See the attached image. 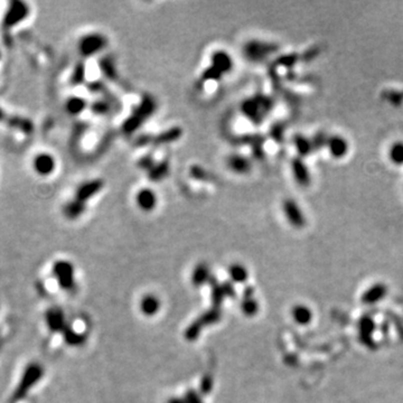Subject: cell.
<instances>
[{
    "label": "cell",
    "mask_w": 403,
    "mask_h": 403,
    "mask_svg": "<svg viewBox=\"0 0 403 403\" xmlns=\"http://www.w3.org/2000/svg\"><path fill=\"white\" fill-rule=\"evenodd\" d=\"M43 376L44 368L40 363L32 362L26 365V368L22 373L20 382H18L15 391H14L12 400L16 402L24 400L28 396V393L35 388L36 384L43 378Z\"/></svg>",
    "instance_id": "cell-1"
},
{
    "label": "cell",
    "mask_w": 403,
    "mask_h": 403,
    "mask_svg": "<svg viewBox=\"0 0 403 403\" xmlns=\"http://www.w3.org/2000/svg\"><path fill=\"white\" fill-rule=\"evenodd\" d=\"M52 274L58 287L64 292H73L76 287V269L73 264L66 260H58L52 266Z\"/></svg>",
    "instance_id": "cell-2"
},
{
    "label": "cell",
    "mask_w": 403,
    "mask_h": 403,
    "mask_svg": "<svg viewBox=\"0 0 403 403\" xmlns=\"http://www.w3.org/2000/svg\"><path fill=\"white\" fill-rule=\"evenodd\" d=\"M108 46V38L101 32H90L81 37L78 43V50L81 56L86 58H93Z\"/></svg>",
    "instance_id": "cell-3"
},
{
    "label": "cell",
    "mask_w": 403,
    "mask_h": 403,
    "mask_svg": "<svg viewBox=\"0 0 403 403\" xmlns=\"http://www.w3.org/2000/svg\"><path fill=\"white\" fill-rule=\"evenodd\" d=\"M269 101L266 98L253 96L243 101L241 104V111L248 119L253 122H259L264 118L266 112L269 111Z\"/></svg>",
    "instance_id": "cell-4"
},
{
    "label": "cell",
    "mask_w": 403,
    "mask_h": 403,
    "mask_svg": "<svg viewBox=\"0 0 403 403\" xmlns=\"http://www.w3.org/2000/svg\"><path fill=\"white\" fill-rule=\"evenodd\" d=\"M30 6L22 0H12L9 2L6 12L2 18V27L12 28L17 24H20L30 16Z\"/></svg>",
    "instance_id": "cell-5"
},
{
    "label": "cell",
    "mask_w": 403,
    "mask_h": 403,
    "mask_svg": "<svg viewBox=\"0 0 403 403\" xmlns=\"http://www.w3.org/2000/svg\"><path fill=\"white\" fill-rule=\"evenodd\" d=\"M103 187H104V180L102 178H94V180H86L78 187L76 194H74V198L86 204L88 200L101 193Z\"/></svg>",
    "instance_id": "cell-6"
},
{
    "label": "cell",
    "mask_w": 403,
    "mask_h": 403,
    "mask_svg": "<svg viewBox=\"0 0 403 403\" xmlns=\"http://www.w3.org/2000/svg\"><path fill=\"white\" fill-rule=\"evenodd\" d=\"M45 324L50 332H62L68 325L64 312L60 307H50L44 314Z\"/></svg>",
    "instance_id": "cell-7"
},
{
    "label": "cell",
    "mask_w": 403,
    "mask_h": 403,
    "mask_svg": "<svg viewBox=\"0 0 403 403\" xmlns=\"http://www.w3.org/2000/svg\"><path fill=\"white\" fill-rule=\"evenodd\" d=\"M136 204L138 208L144 213H150L158 205V196L154 190L149 187H144L136 194Z\"/></svg>",
    "instance_id": "cell-8"
},
{
    "label": "cell",
    "mask_w": 403,
    "mask_h": 403,
    "mask_svg": "<svg viewBox=\"0 0 403 403\" xmlns=\"http://www.w3.org/2000/svg\"><path fill=\"white\" fill-rule=\"evenodd\" d=\"M32 168L37 175L50 176L53 174L56 168L55 158L48 152H40L32 159Z\"/></svg>",
    "instance_id": "cell-9"
},
{
    "label": "cell",
    "mask_w": 403,
    "mask_h": 403,
    "mask_svg": "<svg viewBox=\"0 0 403 403\" xmlns=\"http://www.w3.org/2000/svg\"><path fill=\"white\" fill-rule=\"evenodd\" d=\"M213 68L221 72L223 76L232 72L234 68V60L228 52L224 50H214L212 55H210V64Z\"/></svg>",
    "instance_id": "cell-10"
},
{
    "label": "cell",
    "mask_w": 403,
    "mask_h": 403,
    "mask_svg": "<svg viewBox=\"0 0 403 403\" xmlns=\"http://www.w3.org/2000/svg\"><path fill=\"white\" fill-rule=\"evenodd\" d=\"M157 109L156 101L154 100V98L149 96H144L142 98V100L140 101L139 104L136 106V109L132 112V116H136L138 120L142 121L144 124L147 119L150 118L154 114V112Z\"/></svg>",
    "instance_id": "cell-11"
},
{
    "label": "cell",
    "mask_w": 403,
    "mask_h": 403,
    "mask_svg": "<svg viewBox=\"0 0 403 403\" xmlns=\"http://www.w3.org/2000/svg\"><path fill=\"white\" fill-rule=\"evenodd\" d=\"M228 167L231 172L238 175H246L251 170V162L246 157L238 154H232L228 157L226 160Z\"/></svg>",
    "instance_id": "cell-12"
},
{
    "label": "cell",
    "mask_w": 403,
    "mask_h": 403,
    "mask_svg": "<svg viewBox=\"0 0 403 403\" xmlns=\"http://www.w3.org/2000/svg\"><path fill=\"white\" fill-rule=\"evenodd\" d=\"M86 210V204L76 198H73L63 206V215L70 221H76Z\"/></svg>",
    "instance_id": "cell-13"
},
{
    "label": "cell",
    "mask_w": 403,
    "mask_h": 403,
    "mask_svg": "<svg viewBox=\"0 0 403 403\" xmlns=\"http://www.w3.org/2000/svg\"><path fill=\"white\" fill-rule=\"evenodd\" d=\"M140 312H142L144 316L152 317L154 316L160 309V300L159 298L154 296V294H146L142 298L139 304Z\"/></svg>",
    "instance_id": "cell-14"
},
{
    "label": "cell",
    "mask_w": 403,
    "mask_h": 403,
    "mask_svg": "<svg viewBox=\"0 0 403 403\" xmlns=\"http://www.w3.org/2000/svg\"><path fill=\"white\" fill-rule=\"evenodd\" d=\"M269 48H270V46H268V44L262 43V42L253 40V42H249V43L246 45L244 52H246V55L250 60H261L262 58H264L266 55H268Z\"/></svg>",
    "instance_id": "cell-15"
},
{
    "label": "cell",
    "mask_w": 403,
    "mask_h": 403,
    "mask_svg": "<svg viewBox=\"0 0 403 403\" xmlns=\"http://www.w3.org/2000/svg\"><path fill=\"white\" fill-rule=\"evenodd\" d=\"M63 338L65 344H68V346H72V348H78V346H82L86 344V335L83 334V332H78L73 327L70 325L66 326L64 332H62Z\"/></svg>",
    "instance_id": "cell-16"
},
{
    "label": "cell",
    "mask_w": 403,
    "mask_h": 403,
    "mask_svg": "<svg viewBox=\"0 0 403 403\" xmlns=\"http://www.w3.org/2000/svg\"><path fill=\"white\" fill-rule=\"evenodd\" d=\"M210 279H212V276H210V271L208 264L202 262V264L195 266L193 274H192V282H193L195 287H200L206 282H210Z\"/></svg>",
    "instance_id": "cell-17"
},
{
    "label": "cell",
    "mask_w": 403,
    "mask_h": 403,
    "mask_svg": "<svg viewBox=\"0 0 403 403\" xmlns=\"http://www.w3.org/2000/svg\"><path fill=\"white\" fill-rule=\"evenodd\" d=\"M88 102L84 100V98L74 96H71L66 101V104H65V109L71 116H78L84 112V110L86 109Z\"/></svg>",
    "instance_id": "cell-18"
},
{
    "label": "cell",
    "mask_w": 403,
    "mask_h": 403,
    "mask_svg": "<svg viewBox=\"0 0 403 403\" xmlns=\"http://www.w3.org/2000/svg\"><path fill=\"white\" fill-rule=\"evenodd\" d=\"M222 318V312L220 308L212 307L208 310H206L204 314H202L198 318V322L203 327H208L210 325H215L221 320Z\"/></svg>",
    "instance_id": "cell-19"
},
{
    "label": "cell",
    "mask_w": 403,
    "mask_h": 403,
    "mask_svg": "<svg viewBox=\"0 0 403 403\" xmlns=\"http://www.w3.org/2000/svg\"><path fill=\"white\" fill-rule=\"evenodd\" d=\"M8 124L12 126V128L20 130L22 132L26 134H30L34 131V124H32V121L27 118H22V116H10L8 119Z\"/></svg>",
    "instance_id": "cell-20"
},
{
    "label": "cell",
    "mask_w": 403,
    "mask_h": 403,
    "mask_svg": "<svg viewBox=\"0 0 403 403\" xmlns=\"http://www.w3.org/2000/svg\"><path fill=\"white\" fill-rule=\"evenodd\" d=\"M328 148H330V154H332V156L342 158L348 152V144L342 137H334L328 142Z\"/></svg>",
    "instance_id": "cell-21"
},
{
    "label": "cell",
    "mask_w": 403,
    "mask_h": 403,
    "mask_svg": "<svg viewBox=\"0 0 403 403\" xmlns=\"http://www.w3.org/2000/svg\"><path fill=\"white\" fill-rule=\"evenodd\" d=\"M241 309L243 314L248 317L254 316L258 312V304L252 298V290L248 289L244 292V298H243V302L241 304Z\"/></svg>",
    "instance_id": "cell-22"
},
{
    "label": "cell",
    "mask_w": 403,
    "mask_h": 403,
    "mask_svg": "<svg viewBox=\"0 0 403 403\" xmlns=\"http://www.w3.org/2000/svg\"><path fill=\"white\" fill-rule=\"evenodd\" d=\"M228 276L232 281L236 284L246 282L248 279V270L241 264H233L228 268Z\"/></svg>",
    "instance_id": "cell-23"
},
{
    "label": "cell",
    "mask_w": 403,
    "mask_h": 403,
    "mask_svg": "<svg viewBox=\"0 0 403 403\" xmlns=\"http://www.w3.org/2000/svg\"><path fill=\"white\" fill-rule=\"evenodd\" d=\"M168 170H170V164L167 160L156 164L149 170V178L152 182H160L168 174Z\"/></svg>",
    "instance_id": "cell-24"
},
{
    "label": "cell",
    "mask_w": 403,
    "mask_h": 403,
    "mask_svg": "<svg viewBox=\"0 0 403 403\" xmlns=\"http://www.w3.org/2000/svg\"><path fill=\"white\" fill-rule=\"evenodd\" d=\"M210 284H212V292H210V298H212L213 307L220 308L223 302L224 299L226 298V294H224V290L222 288V284H218L216 281H214L213 278L210 279Z\"/></svg>",
    "instance_id": "cell-25"
},
{
    "label": "cell",
    "mask_w": 403,
    "mask_h": 403,
    "mask_svg": "<svg viewBox=\"0 0 403 403\" xmlns=\"http://www.w3.org/2000/svg\"><path fill=\"white\" fill-rule=\"evenodd\" d=\"M297 204L292 200H284V212L286 214V216L289 218V221L292 223H298L299 222V210L297 208Z\"/></svg>",
    "instance_id": "cell-26"
},
{
    "label": "cell",
    "mask_w": 403,
    "mask_h": 403,
    "mask_svg": "<svg viewBox=\"0 0 403 403\" xmlns=\"http://www.w3.org/2000/svg\"><path fill=\"white\" fill-rule=\"evenodd\" d=\"M182 136V130L180 128H172L170 130H166L165 132H162L156 137V142L157 144H168L172 142H175L178 138H180Z\"/></svg>",
    "instance_id": "cell-27"
},
{
    "label": "cell",
    "mask_w": 403,
    "mask_h": 403,
    "mask_svg": "<svg viewBox=\"0 0 403 403\" xmlns=\"http://www.w3.org/2000/svg\"><path fill=\"white\" fill-rule=\"evenodd\" d=\"M86 64H84L83 62H78L73 70V73L71 76V83L74 84V86H78V84L84 82V80H86Z\"/></svg>",
    "instance_id": "cell-28"
},
{
    "label": "cell",
    "mask_w": 403,
    "mask_h": 403,
    "mask_svg": "<svg viewBox=\"0 0 403 403\" xmlns=\"http://www.w3.org/2000/svg\"><path fill=\"white\" fill-rule=\"evenodd\" d=\"M202 330H203V326H202L198 320H196L195 322H192V324L186 328L185 330V338L190 342H194L200 337Z\"/></svg>",
    "instance_id": "cell-29"
},
{
    "label": "cell",
    "mask_w": 403,
    "mask_h": 403,
    "mask_svg": "<svg viewBox=\"0 0 403 403\" xmlns=\"http://www.w3.org/2000/svg\"><path fill=\"white\" fill-rule=\"evenodd\" d=\"M223 74L221 72H218L216 68H213L212 65H210L208 68H206L204 70V72L202 73V81L203 82H208V81H214L218 82L223 78Z\"/></svg>",
    "instance_id": "cell-30"
},
{
    "label": "cell",
    "mask_w": 403,
    "mask_h": 403,
    "mask_svg": "<svg viewBox=\"0 0 403 403\" xmlns=\"http://www.w3.org/2000/svg\"><path fill=\"white\" fill-rule=\"evenodd\" d=\"M390 158L396 165L403 164V142H396L390 148Z\"/></svg>",
    "instance_id": "cell-31"
},
{
    "label": "cell",
    "mask_w": 403,
    "mask_h": 403,
    "mask_svg": "<svg viewBox=\"0 0 403 403\" xmlns=\"http://www.w3.org/2000/svg\"><path fill=\"white\" fill-rule=\"evenodd\" d=\"M212 388H213L212 376H210V374H205L200 382V392L206 396V394H208L210 391H212Z\"/></svg>",
    "instance_id": "cell-32"
},
{
    "label": "cell",
    "mask_w": 403,
    "mask_h": 403,
    "mask_svg": "<svg viewBox=\"0 0 403 403\" xmlns=\"http://www.w3.org/2000/svg\"><path fill=\"white\" fill-rule=\"evenodd\" d=\"M184 399L186 403H203L200 394L194 390H188L185 393Z\"/></svg>",
    "instance_id": "cell-33"
},
{
    "label": "cell",
    "mask_w": 403,
    "mask_h": 403,
    "mask_svg": "<svg viewBox=\"0 0 403 403\" xmlns=\"http://www.w3.org/2000/svg\"><path fill=\"white\" fill-rule=\"evenodd\" d=\"M92 111L96 114H106V111H109V104H106V103L103 101H98L94 104H92Z\"/></svg>",
    "instance_id": "cell-34"
},
{
    "label": "cell",
    "mask_w": 403,
    "mask_h": 403,
    "mask_svg": "<svg viewBox=\"0 0 403 403\" xmlns=\"http://www.w3.org/2000/svg\"><path fill=\"white\" fill-rule=\"evenodd\" d=\"M222 284V288H223L224 294H226V297L233 298L234 296H236V290H234V287H233L232 284L224 282V284Z\"/></svg>",
    "instance_id": "cell-35"
},
{
    "label": "cell",
    "mask_w": 403,
    "mask_h": 403,
    "mask_svg": "<svg viewBox=\"0 0 403 403\" xmlns=\"http://www.w3.org/2000/svg\"><path fill=\"white\" fill-rule=\"evenodd\" d=\"M167 403H186L184 398H170L167 400Z\"/></svg>",
    "instance_id": "cell-36"
},
{
    "label": "cell",
    "mask_w": 403,
    "mask_h": 403,
    "mask_svg": "<svg viewBox=\"0 0 403 403\" xmlns=\"http://www.w3.org/2000/svg\"><path fill=\"white\" fill-rule=\"evenodd\" d=\"M4 119H6V114H4V110L0 108V121H4Z\"/></svg>",
    "instance_id": "cell-37"
}]
</instances>
